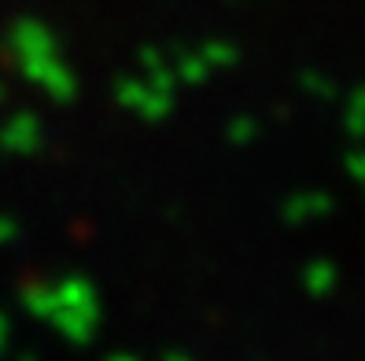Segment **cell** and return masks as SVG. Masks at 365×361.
<instances>
[]
</instances>
